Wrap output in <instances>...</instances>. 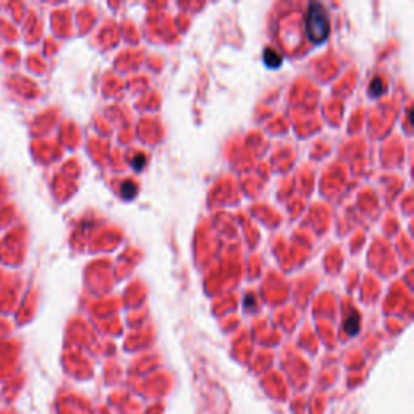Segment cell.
I'll list each match as a JSON object with an SVG mask.
<instances>
[{"instance_id":"6da1fadb","label":"cell","mask_w":414,"mask_h":414,"mask_svg":"<svg viewBox=\"0 0 414 414\" xmlns=\"http://www.w3.org/2000/svg\"><path fill=\"white\" fill-rule=\"evenodd\" d=\"M306 34L314 44H322L330 34V21L320 4H311L306 15Z\"/></svg>"},{"instance_id":"7a4b0ae2","label":"cell","mask_w":414,"mask_h":414,"mask_svg":"<svg viewBox=\"0 0 414 414\" xmlns=\"http://www.w3.org/2000/svg\"><path fill=\"white\" fill-rule=\"evenodd\" d=\"M264 62L269 68H279L282 65V55L273 49H265L264 52Z\"/></svg>"},{"instance_id":"3957f363","label":"cell","mask_w":414,"mask_h":414,"mask_svg":"<svg viewBox=\"0 0 414 414\" xmlns=\"http://www.w3.org/2000/svg\"><path fill=\"white\" fill-rule=\"evenodd\" d=\"M344 330H347L350 335H356L359 332V314L358 312H351L350 317L344 320Z\"/></svg>"},{"instance_id":"277c9868","label":"cell","mask_w":414,"mask_h":414,"mask_svg":"<svg viewBox=\"0 0 414 414\" xmlns=\"http://www.w3.org/2000/svg\"><path fill=\"white\" fill-rule=\"evenodd\" d=\"M136 193H137V186L133 181H125L123 185H121V196L125 199H133Z\"/></svg>"},{"instance_id":"5b68a950","label":"cell","mask_w":414,"mask_h":414,"mask_svg":"<svg viewBox=\"0 0 414 414\" xmlns=\"http://www.w3.org/2000/svg\"><path fill=\"white\" fill-rule=\"evenodd\" d=\"M383 89H385V86H383V81L380 78H374L371 81V86H369L371 96H380L383 93Z\"/></svg>"},{"instance_id":"8992f818","label":"cell","mask_w":414,"mask_h":414,"mask_svg":"<svg viewBox=\"0 0 414 414\" xmlns=\"http://www.w3.org/2000/svg\"><path fill=\"white\" fill-rule=\"evenodd\" d=\"M144 162H146V157L140 154V156H137V157H136V159L133 160V167L136 168V170H140V168H141V165H144Z\"/></svg>"}]
</instances>
